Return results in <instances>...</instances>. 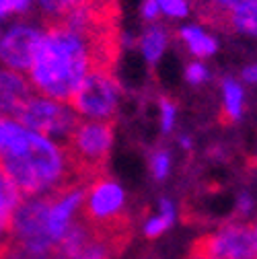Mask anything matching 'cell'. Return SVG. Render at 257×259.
I'll return each instance as SVG.
<instances>
[{
	"label": "cell",
	"instance_id": "15",
	"mask_svg": "<svg viewBox=\"0 0 257 259\" xmlns=\"http://www.w3.org/2000/svg\"><path fill=\"white\" fill-rule=\"evenodd\" d=\"M173 220H175V208H173V204H171L169 200H163V202H160V214L154 216V218H150V220L146 222L144 235L150 237V239L163 235V233L169 229V226L173 224Z\"/></svg>",
	"mask_w": 257,
	"mask_h": 259
},
{
	"label": "cell",
	"instance_id": "19",
	"mask_svg": "<svg viewBox=\"0 0 257 259\" xmlns=\"http://www.w3.org/2000/svg\"><path fill=\"white\" fill-rule=\"evenodd\" d=\"M208 76H210V72H208L204 62H191L189 66L185 68V78L191 84H202V82L208 80Z\"/></svg>",
	"mask_w": 257,
	"mask_h": 259
},
{
	"label": "cell",
	"instance_id": "12",
	"mask_svg": "<svg viewBox=\"0 0 257 259\" xmlns=\"http://www.w3.org/2000/svg\"><path fill=\"white\" fill-rule=\"evenodd\" d=\"M245 109V91L235 78L222 80V113L224 121H239Z\"/></svg>",
	"mask_w": 257,
	"mask_h": 259
},
{
	"label": "cell",
	"instance_id": "25",
	"mask_svg": "<svg viewBox=\"0 0 257 259\" xmlns=\"http://www.w3.org/2000/svg\"><path fill=\"white\" fill-rule=\"evenodd\" d=\"M251 229H253V235H255V243H257V220L251 224Z\"/></svg>",
	"mask_w": 257,
	"mask_h": 259
},
{
	"label": "cell",
	"instance_id": "7",
	"mask_svg": "<svg viewBox=\"0 0 257 259\" xmlns=\"http://www.w3.org/2000/svg\"><path fill=\"white\" fill-rule=\"evenodd\" d=\"M44 31L35 25H15L0 37V60L7 68L17 72H29L35 52L41 44Z\"/></svg>",
	"mask_w": 257,
	"mask_h": 259
},
{
	"label": "cell",
	"instance_id": "10",
	"mask_svg": "<svg viewBox=\"0 0 257 259\" xmlns=\"http://www.w3.org/2000/svg\"><path fill=\"white\" fill-rule=\"evenodd\" d=\"M37 7L50 21L64 19L82 9H103V7H115V0H35Z\"/></svg>",
	"mask_w": 257,
	"mask_h": 259
},
{
	"label": "cell",
	"instance_id": "1",
	"mask_svg": "<svg viewBox=\"0 0 257 259\" xmlns=\"http://www.w3.org/2000/svg\"><path fill=\"white\" fill-rule=\"evenodd\" d=\"M117 52V23L78 29L64 21H50L29 68V82L39 95L70 103L93 68L113 70Z\"/></svg>",
	"mask_w": 257,
	"mask_h": 259
},
{
	"label": "cell",
	"instance_id": "18",
	"mask_svg": "<svg viewBox=\"0 0 257 259\" xmlns=\"http://www.w3.org/2000/svg\"><path fill=\"white\" fill-rule=\"evenodd\" d=\"M150 167H152V175L156 179H165L169 175V169H171V156H169V152L167 150H156L152 154Z\"/></svg>",
	"mask_w": 257,
	"mask_h": 259
},
{
	"label": "cell",
	"instance_id": "11",
	"mask_svg": "<svg viewBox=\"0 0 257 259\" xmlns=\"http://www.w3.org/2000/svg\"><path fill=\"white\" fill-rule=\"evenodd\" d=\"M179 39L185 44V48L189 50L191 56L200 58H210L216 54L218 50V41L214 35H210L206 29H202L200 25H185L179 29Z\"/></svg>",
	"mask_w": 257,
	"mask_h": 259
},
{
	"label": "cell",
	"instance_id": "9",
	"mask_svg": "<svg viewBox=\"0 0 257 259\" xmlns=\"http://www.w3.org/2000/svg\"><path fill=\"white\" fill-rule=\"evenodd\" d=\"M23 196L21 191L5 177L0 175V249H3L11 239V226L17 206L21 204Z\"/></svg>",
	"mask_w": 257,
	"mask_h": 259
},
{
	"label": "cell",
	"instance_id": "23",
	"mask_svg": "<svg viewBox=\"0 0 257 259\" xmlns=\"http://www.w3.org/2000/svg\"><path fill=\"white\" fill-rule=\"evenodd\" d=\"M241 76H243L245 82H249V84H257V64H251V66L243 68Z\"/></svg>",
	"mask_w": 257,
	"mask_h": 259
},
{
	"label": "cell",
	"instance_id": "24",
	"mask_svg": "<svg viewBox=\"0 0 257 259\" xmlns=\"http://www.w3.org/2000/svg\"><path fill=\"white\" fill-rule=\"evenodd\" d=\"M253 210V200L249 193H241V198H239V212L241 214H249Z\"/></svg>",
	"mask_w": 257,
	"mask_h": 259
},
{
	"label": "cell",
	"instance_id": "6",
	"mask_svg": "<svg viewBox=\"0 0 257 259\" xmlns=\"http://www.w3.org/2000/svg\"><path fill=\"white\" fill-rule=\"evenodd\" d=\"M15 119L41 136L58 138L64 142L78 125V117L70 107L44 95H31L17 111Z\"/></svg>",
	"mask_w": 257,
	"mask_h": 259
},
{
	"label": "cell",
	"instance_id": "3",
	"mask_svg": "<svg viewBox=\"0 0 257 259\" xmlns=\"http://www.w3.org/2000/svg\"><path fill=\"white\" fill-rule=\"evenodd\" d=\"M113 144V121L87 119L78 121L72 134L62 146L76 171L78 177L93 183L107 175L109 152Z\"/></svg>",
	"mask_w": 257,
	"mask_h": 259
},
{
	"label": "cell",
	"instance_id": "21",
	"mask_svg": "<svg viewBox=\"0 0 257 259\" xmlns=\"http://www.w3.org/2000/svg\"><path fill=\"white\" fill-rule=\"evenodd\" d=\"M31 5V0H0V19H5L13 13H23Z\"/></svg>",
	"mask_w": 257,
	"mask_h": 259
},
{
	"label": "cell",
	"instance_id": "8",
	"mask_svg": "<svg viewBox=\"0 0 257 259\" xmlns=\"http://www.w3.org/2000/svg\"><path fill=\"white\" fill-rule=\"evenodd\" d=\"M31 95V82L21 72L0 68V115L15 119L17 111Z\"/></svg>",
	"mask_w": 257,
	"mask_h": 259
},
{
	"label": "cell",
	"instance_id": "2",
	"mask_svg": "<svg viewBox=\"0 0 257 259\" xmlns=\"http://www.w3.org/2000/svg\"><path fill=\"white\" fill-rule=\"evenodd\" d=\"M0 175H5L23 198L39 196L72 183H89L76 175L66 148L0 115ZM91 185V183H89Z\"/></svg>",
	"mask_w": 257,
	"mask_h": 259
},
{
	"label": "cell",
	"instance_id": "13",
	"mask_svg": "<svg viewBox=\"0 0 257 259\" xmlns=\"http://www.w3.org/2000/svg\"><path fill=\"white\" fill-rule=\"evenodd\" d=\"M224 29H233L237 33L257 39V0H249L245 7L235 11L224 21Z\"/></svg>",
	"mask_w": 257,
	"mask_h": 259
},
{
	"label": "cell",
	"instance_id": "22",
	"mask_svg": "<svg viewBox=\"0 0 257 259\" xmlns=\"http://www.w3.org/2000/svg\"><path fill=\"white\" fill-rule=\"evenodd\" d=\"M158 15H160L158 0H144V5H142V17L146 21H154Z\"/></svg>",
	"mask_w": 257,
	"mask_h": 259
},
{
	"label": "cell",
	"instance_id": "16",
	"mask_svg": "<svg viewBox=\"0 0 257 259\" xmlns=\"http://www.w3.org/2000/svg\"><path fill=\"white\" fill-rule=\"evenodd\" d=\"M0 259H54L52 253H33L19 247L17 243L9 241L3 249H0Z\"/></svg>",
	"mask_w": 257,
	"mask_h": 259
},
{
	"label": "cell",
	"instance_id": "14",
	"mask_svg": "<svg viewBox=\"0 0 257 259\" xmlns=\"http://www.w3.org/2000/svg\"><path fill=\"white\" fill-rule=\"evenodd\" d=\"M167 44H169L167 29L160 27V25L148 27L142 33V37H140V50H142L144 58L150 64H156L160 60V56H163L165 50H167Z\"/></svg>",
	"mask_w": 257,
	"mask_h": 259
},
{
	"label": "cell",
	"instance_id": "5",
	"mask_svg": "<svg viewBox=\"0 0 257 259\" xmlns=\"http://www.w3.org/2000/svg\"><path fill=\"white\" fill-rule=\"evenodd\" d=\"M187 259H257V243L251 224L231 222L200 237Z\"/></svg>",
	"mask_w": 257,
	"mask_h": 259
},
{
	"label": "cell",
	"instance_id": "17",
	"mask_svg": "<svg viewBox=\"0 0 257 259\" xmlns=\"http://www.w3.org/2000/svg\"><path fill=\"white\" fill-rule=\"evenodd\" d=\"M160 13L171 19H183L189 15V0H158Z\"/></svg>",
	"mask_w": 257,
	"mask_h": 259
},
{
	"label": "cell",
	"instance_id": "20",
	"mask_svg": "<svg viewBox=\"0 0 257 259\" xmlns=\"http://www.w3.org/2000/svg\"><path fill=\"white\" fill-rule=\"evenodd\" d=\"M175 115L177 109L169 99L160 101V125H163V132H171L173 125H175Z\"/></svg>",
	"mask_w": 257,
	"mask_h": 259
},
{
	"label": "cell",
	"instance_id": "4",
	"mask_svg": "<svg viewBox=\"0 0 257 259\" xmlns=\"http://www.w3.org/2000/svg\"><path fill=\"white\" fill-rule=\"evenodd\" d=\"M119 82L113 76V70L93 68L78 89L74 91L70 105L76 113L97 119V121H113L119 105Z\"/></svg>",
	"mask_w": 257,
	"mask_h": 259
}]
</instances>
